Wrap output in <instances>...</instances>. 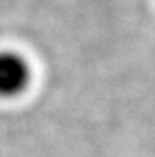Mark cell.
<instances>
[{
    "instance_id": "obj_1",
    "label": "cell",
    "mask_w": 155,
    "mask_h": 157,
    "mask_svg": "<svg viewBox=\"0 0 155 157\" xmlns=\"http://www.w3.org/2000/svg\"><path fill=\"white\" fill-rule=\"evenodd\" d=\"M32 80V70L24 55L12 50L0 52V97L22 95Z\"/></svg>"
}]
</instances>
